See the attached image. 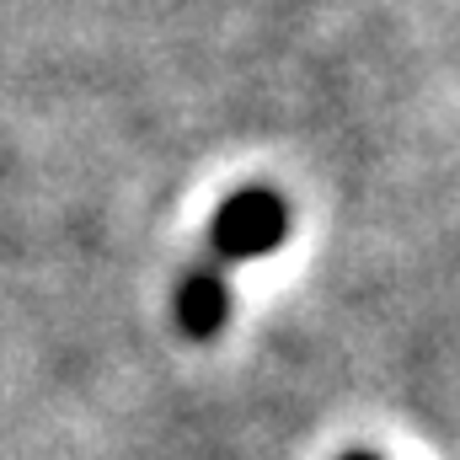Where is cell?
<instances>
[{"instance_id":"obj_1","label":"cell","mask_w":460,"mask_h":460,"mask_svg":"<svg viewBox=\"0 0 460 460\" xmlns=\"http://www.w3.org/2000/svg\"><path fill=\"white\" fill-rule=\"evenodd\" d=\"M284 235H289V204L268 188H246L220 204V215L209 226V257L226 268L252 262V257H268Z\"/></svg>"},{"instance_id":"obj_2","label":"cell","mask_w":460,"mask_h":460,"mask_svg":"<svg viewBox=\"0 0 460 460\" xmlns=\"http://www.w3.org/2000/svg\"><path fill=\"white\" fill-rule=\"evenodd\" d=\"M177 322H182V332H193V338H215L220 327L230 322V273L226 262H199V268H188L182 273V284H177Z\"/></svg>"},{"instance_id":"obj_3","label":"cell","mask_w":460,"mask_h":460,"mask_svg":"<svg viewBox=\"0 0 460 460\" xmlns=\"http://www.w3.org/2000/svg\"><path fill=\"white\" fill-rule=\"evenodd\" d=\"M343 460H380V456H343Z\"/></svg>"}]
</instances>
